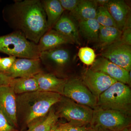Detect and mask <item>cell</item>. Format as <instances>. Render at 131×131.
I'll return each instance as SVG.
<instances>
[{
  "instance_id": "cell-1",
  "label": "cell",
  "mask_w": 131,
  "mask_h": 131,
  "mask_svg": "<svg viewBox=\"0 0 131 131\" xmlns=\"http://www.w3.org/2000/svg\"><path fill=\"white\" fill-rule=\"evenodd\" d=\"M2 16L10 27L37 45L48 30L46 15L40 0L15 1L4 7Z\"/></svg>"
},
{
  "instance_id": "cell-2",
  "label": "cell",
  "mask_w": 131,
  "mask_h": 131,
  "mask_svg": "<svg viewBox=\"0 0 131 131\" xmlns=\"http://www.w3.org/2000/svg\"><path fill=\"white\" fill-rule=\"evenodd\" d=\"M62 95L57 93L37 91L16 95L17 114L22 115L29 129L44 118Z\"/></svg>"
},
{
  "instance_id": "cell-3",
  "label": "cell",
  "mask_w": 131,
  "mask_h": 131,
  "mask_svg": "<svg viewBox=\"0 0 131 131\" xmlns=\"http://www.w3.org/2000/svg\"><path fill=\"white\" fill-rule=\"evenodd\" d=\"M96 108L116 110L130 116V89L126 84L116 82L100 95Z\"/></svg>"
},
{
  "instance_id": "cell-4",
  "label": "cell",
  "mask_w": 131,
  "mask_h": 131,
  "mask_svg": "<svg viewBox=\"0 0 131 131\" xmlns=\"http://www.w3.org/2000/svg\"><path fill=\"white\" fill-rule=\"evenodd\" d=\"M0 52L16 58L33 59H39L40 54L37 45L18 31L0 36Z\"/></svg>"
},
{
  "instance_id": "cell-5",
  "label": "cell",
  "mask_w": 131,
  "mask_h": 131,
  "mask_svg": "<svg viewBox=\"0 0 131 131\" xmlns=\"http://www.w3.org/2000/svg\"><path fill=\"white\" fill-rule=\"evenodd\" d=\"M59 103L56 114L59 118H63L69 123L79 126L90 125L93 110L87 106L76 103L69 98L63 97Z\"/></svg>"
},
{
  "instance_id": "cell-6",
  "label": "cell",
  "mask_w": 131,
  "mask_h": 131,
  "mask_svg": "<svg viewBox=\"0 0 131 131\" xmlns=\"http://www.w3.org/2000/svg\"><path fill=\"white\" fill-rule=\"evenodd\" d=\"M130 115L112 110L96 108L93 110L91 126H97L110 131H122L130 127Z\"/></svg>"
},
{
  "instance_id": "cell-7",
  "label": "cell",
  "mask_w": 131,
  "mask_h": 131,
  "mask_svg": "<svg viewBox=\"0 0 131 131\" xmlns=\"http://www.w3.org/2000/svg\"><path fill=\"white\" fill-rule=\"evenodd\" d=\"M63 96L93 110L97 106L98 99L82 81L76 78L68 80L64 88Z\"/></svg>"
},
{
  "instance_id": "cell-8",
  "label": "cell",
  "mask_w": 131,
  "mask_h": 131,
  "mask_svg": "<svg viewBox=\"0 0 131 131\" xmlns=\"http://www.w3.org/2000/svg\"><path fill=\"white\" fill-rule=\"evenodd\" d=\"M101 57L124 68L128 72L131 69V47L120 39L102 50Z\"/></svg>"
},
{
  "instance_id": "cell-9",
  "label": "cell",
  "mask_w": 131,
  "mask_h": 131,
  "mask_svg": "<svg viewBox=\"0 0 131 131\" xmlns=\"http://www.w3.org/2000/svg\"><path fill=\"white\" fill-rule=\"evenodd\" d=\"M83 82L97 99L101 94L117 81L101 72L86 69L82 75Z\"/></svg>"
},
{
  "instance_id": "cell-10",
  "label": "cell",
  "mask_w": 131,
  "mask_h": 131,
  "mask_svg": "<svg viewBox=\"0 0 131 131\" xmlns=\"http://www.w3.org/2000/svg\"><path fill=\"white\" fill-rule=\"evenodd\" d=\"M40 59L16 58L12 68L5 75L13 78L34 76L43 72Z\"/></svg>"
},
{
  "instance_id": "cell-11",
  "label": "cell",
  "mask_w": 131,
  "mask_h": 131,
  "mask_svg": "<svg viewBox=\"0 0 131 131\" xmlns=\"http://www.w3.org/2000/svg\"><path fill=\"white\" fill-rule=\"evenodd\" d=\"M90 69L94 71L104 73L117 82L126 84L130 83L129 72L102 57L95 59Z\"/></svg>"
},
{
  "instance_id": "cell-12",
  "label": "cell",
  "mask_w": 131,
  "mask_h": 131,
  "mask_svg": "<svg viewBox=\"0 0 131 131\" xmlns=\"http://www.w3.org/2000/svg\"><path fill=\"white\" fill-rule=\"evenodd\" d=\"M0 108L9 124L17 127L16 95L11 86L0 87Z\"/></svg>"
},
{
  "instance_id": "cell-13",
  "label": "cell",
  "mask_w": 131,
  "mask_h": 131,
  "mask_svg": "<svg viewBox=\"0 0 131 131\" xmlns=\"http://www.w3.org/2000/svg\"><path fill=\"white\" fill-rule=\"evenodd\" d=\"M121 31L131 27L130 8L124 1L108 0L104 6Z\"/></svg>"
},
{
  "instance_id": "cell-14",
  "label": "cell",
  "mask_w": 131,
  "mask_h": 131,
  "mask_svg": "<svg viewBox=\"0 0 131 131\" xmlns=\"http://www.w3.org/2000/svg\"><path fill=\"white\" fill-rule=\"evenodd\" d=\"M38 91L57 93L63 96V90L68 79L57 77L52 73L44 71L35 75Z\"/></svg>"
},
{
  "instance_id": "cell-15",
  "label": "cell",
  "mask_w": 131,
  "mask_h": 131,
  "mask_svg": "<svg viewBox=\"0 0 131 131\" xmlns=\"http://www.w3.org/2000/svg\"><path fill=\"white\" fill-rule=\"evenodd\" d=\"M41 63L53 66L57 68L65 67L70 62V53L68 49L61 47L40 52L39 56Z\"/></svg>"
},
{
  "instance_id": "cell-16",
  "label": "cell",
  "mask_w": 131,
  "mask_h": 131,
  "mask_svg": "<svg viewBox=\"0 0 131 131\" xmlns=\"http://www.w3.org/2000/svg\"><path fill=\"white\" fill-rule=\"evenodd\" d=\"M52 29L70 40L73 44L80 45L79 31L70 17L63 14Z\"/></svg>"
},
{
  "instance_id": "cell-17",
  "label": "cell",
  "mask_w": 131,
  "mask_h": 131,
  "mask_svg": "<svg viewBox=\"0 0 131 131\" xmlns=\"http://www.w3.org/2000/svg\"><path fill=\"white\" fill-rule=\"evenodd\" d=\"M73 44L70 40L51 29L46 32L40 38L37 44L40 52L61 47L63 45Z\"/></svg>"
},
{
  "instance_id": "cell-18",
  "label": "cell",
  "mask_w": 131,
  "mask_h": 131,
  "mask_svg": "<svg viewBox=\"0 0 131 131\" xmlns=\"http://www.w3.org/2000/svg\"><path fill=\"white\" fill-rule=\"evenodd\" d=\"M98 6L95 0H80L70 14L78 22L95 18Z\"/></svg>"
},
{
  "instance_id": "cell-19",
  "label": "cell",
  "mask_w": 131,
  "mask_h": 131,
  "mask_svg": "<svg viewBox=\"0 0 131 131\" xmlns=\"http://www.w3.org/2000/svg\"><path fill=\"white\" fill-rule=\"evenodd\" d=\"M41 2L46 15L48 31L53 28L64 10L59 0H43Z\"/></svg>"
},
{
  "instance_id": "cell-20",
  "label": "cell",
  "mask_w": 131,
  "mask_h": 131,
  "mask_svg": "<svg viewBox=\"0 0 131 131\" xmlns=\"http://www.w3.org/2000/svg\"><path fill=\"white\" fill-rule=\"evenodd\" d=\"M122 33V31L116 27L101 26L96 47L102 50L119 40Z\"/></svg>"
},
{
  "instance_id": "cell-21",
  "label": "cell",
  "mask_w": 131,
  "mask_h": 131,
  "mask_svg": "<svg viewBox=\"0 0 131 131\" xmlns=\"http://www.w3.org/2000/svg\"><path fill=\"white\" fill-rule=\"evenodd\" d=\"M100 26L95 19L80 21L79 31L89 42L96 43Z\"/></svg>"
},
{
  "instance_id": "cell-22",
  "label": "cell",
  "mask_w": 131,
  "mask_h": 131,
  "mask_svg": "<svg viewBox=\"0 0 131 131\" xmlns=\"http://www.w3.org/2000/svg\"><path fill=\"white\" fill-rule=\"evenodd\" d=\"M11 86L15 94L19 95L38 91L37 82L34 76L14 78Z\"/></svg>"
},
{
  "instance_id": "cell-23",
  "label": "cell",
  "mask_w": 131,
  "mask_h": 131,
  "mask_svg": "<svg viewBox=\"0 0 131 131\" xmlns=\"http://www.w3.org/2000/svg\"><path fill=\"white\" fill-rule=\"evenodd\" d=\"M58 118L56 111L51 108L47 115L34 127V131H50L58 122Z\"/></svg>"
},
{
  "instance_id": "cell-24",
  "label": "cell",
  "mask_w": 131,
  "mask_h": 131,
  "mask_svg": "<svg viewBox=\"0 0 131 131\" xmlns=\"http://www.w3.org/2000/svg\"><path fill=\"white\" fill-rule=\"evenodd\" d=\"M95 19L100 26L117 28L112 17L105 7H98Z\"/></svg>"
},
{
  "instance_id": "cell-25",
  "label": "cell",
  "mask_w": 131,
  "mask_h": 131,
  "mask_svg": "<svg viewBox=\"0 0 131 131\" xmlns=\"http://www.w3.org/2000/svg\"><path fill=\"white\" fill-rule=\"evenodd\" d=\"M78 56L82 62L88 66L92 65L96 58L94 51L88 47L80 48L78 51Z\"/></svg>"
},
{
  "instance_id": "cell-26",
  "label": "cell",
  "mask_w": 131,
  "mask_h": 131,
  "mask_svg": "<svg viewBox=\"0 0 131 131\" xmlns=\"http://www.w3.org/2000/svg\"><path fill=\"white\" fill-rule=\"evenodd\" d=\"M16 58L9 56L1 58L0 61V72L5 74L12 68Z\"/></svg>"
},
{
  "instance_id": "cell-27",
  "label": "cell",
  "mask_w": 131,
  "mask_h": 131,
  "mask_svg": "<svg viewBox=\"0 0 131 131\" xmlns=\"http://www.w3.org/2000/svg\"><path fill=\"white\" fill-rule=\"evenodd\" d=\"M0 131H21L15 129L8 121L0 108Z\"/></svg>"
},
{
  "instance_id": "cell-28",
  "label": "cell",
  "mask_w": 131,
  "mask_h": 131,
  "mask_svg": "<svg viewBox=\"0 0 131 131\" xmlns=\"http://www.w3.org/2000/svg\"><path fill=\"white\" fill-rule=\"evenodd\" d=\"M64 10L73 12L77 7L80 0H59Z\"/></svg>"
},
{
  "instance_id": "cell-29",
  "label": "cell",
  "mask_w": 131,
  "mask_h": 131,
  "mask_svg": "<svg viewBox=\"0 0 131 131\" xmlns=\"http://www.w3.org/2000/svg\"><path fill=\"white\" fill-rule=\"evenodd\" d=\"M89 128L87 125H77L68 122L66 123L63 131H88Z\"/></svg>"
},
{
  "instance_id": "cell-30",
  "label": "cell",
  "mask_w": 131,
  "mask_h": 131,
  "mask_svg": "<svg viewBox=\"0 0 131 131\" xmlns=\"http://www.w3.org/2000/svg\"><path fill=\"white\" fill-rule=\"evenodd\" d=\"M121 40L126 44L131 45V28L129 27L126 28L122 31V35L121 37Z\"/></svg>"
},
{
  "instance_id": "cell-31",
  "label": "cell",
  "mask_w": 131,
  "mask_h": 131,
  "mask_svg": "<svg viewBox=\"0 0 131 131\" xmlns=\"http://www.w3.org/2000/svg\"><path fill=\"white\" fill-rule=\"evenodd\" d=\"M13 79L0 72V87L11 86Z\"/></svg>"
},
{
  "instance_id": "cell-32",
  "label": "cell",
  "mask_w": 131,
  "mask_h": 131,
  "mask_svg": "<svg viewBox=\"0 0 131 131\" xmlns=\"http://www.w3.org/2000/svg\"><path fill=\"white\" fill-rule=\"evenodd\" d=\"M66 123H59L58 122L53 126L50 131H63Z\"/></svg>"
},
{
  "instance_id": "cell-33",
  "label": "cell",
  "mask_w": 131,
  "mask_h": 131,
  "mask_svg": "<svg viewBox=\"0 0 131 131\" xmlns=\"http://www.w3.org/2000/svg\"><path fill=\"white\" fill-rule=\"evenodd\" d=\"M88 131H110L97 126L90 127Z\"/></svg>"
},
{
  "instance_id": "cell-34",
  "label": "cell",
  "mask_w": 131,
  "mask_h": 131,
  "mask_svg": "<svg viewBox=\"0 0 131 131\" xmlns=\"http://www.w3.org/2000/svg\"><path fill=\"white\" fill-rule=\"evenodd\" d=\"M108 0H95L98 6H104Z\"/></svg>"
},
{
  "instance_id": "cell-35",
  "label": "cell",
  "mask_w": 131,
  "mask_h": 131,
  "mask_svg": "<svg viewBox=\"0 0 131 131\" xmlns=\"http://www.w3.org/2000/svg\"><path fill=\"white\" fill-rule=\"evenodd\" d=\"M122 131H131L130 127H127V128H125V129H124V130H122Z\"/></svg>"
},
{
  "instance_id": "cell-36",
  "label": "cell",
  "mask_w": 131,
  "mask_h": 131,
  "mask_svg": "<svg viewBox=\"0 0 131 131\" xmlns=\"http://www.w3.org/2000/svg\"><path fill=\"white\" fill-rule=\"evenodd\" d=\"M26 131H34L33 128H32V129H28V130H27Z\"/></svg>"
},
{
  "instance_id": "cell-37",
  "label": "cell",
  "mask_w": 131,
  "mask_h": 131,
  "mask_svg": "<svg viewBox=\"0 0 131 131\" xmlns=\"http://www.w3.org/2000/svg\"><path fill=\"white\" fill-rule=\"evenodd\" d=\"M1 57H0V61H1Z\"/></svg>"
}]
</instances>
